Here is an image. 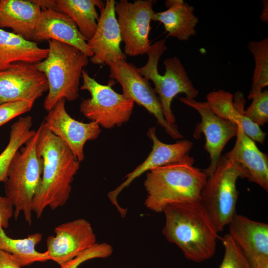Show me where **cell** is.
<instances>
[{"mask_svg":"<svg viewBox=\"0 0 268 268\" xmlns=\"http://www.w3.org/2000/svg\"><path fill=\"white\" fill-rule=\"evenodd\" d=\"M37 131L36 148L43 159V169L41 188L33 201L32 209L39 218L47 207L55 210L66 203L80 162L67 145L50 132L43 122Z\"/></svg>","mask_w":268,"mask_h":268,"instance_id":"obj_1","label":"cell"},{"mask_svg":"<svg viewBox=\"0 0 268 268\" xmlns=\"http://www.w3.org/2000/svg\"><path fill=\"white\" fill-rule=\"evenodd\" d=\"M163 212V235L187 259L201 263L214 256L218 232L201 201L170 204Z\"/></svg>","mask_w":268,"mask_h":268,"instance_id":"obj_2","label":"cell"},{"mask_svg":"<svg viewBox=\"0 0 268 268\" xmlns=\"http://www.w3.org/2000/svg\"><path fill=\"white\" fill-rule=\"evenodd\" d=\"M194 163L188 154L179 161L147 172L144 182L145 207L159 213L170 204L200 201L208 176Z\"/></svg>","mask_w":268,"mask_h":268,"instance_id":"obj_3","label":"cell"},{"mask_svg":"<svg viewBox=\"0 0 268 268\" xmlns=\"http://www.w3.org/2000/svg\"><path fill=\"white\" fill-rule=\"evenodd\" d=\"M48 44L47 58L35 64L48 82L43 104L48 112L60 99L72 101L79 97L80 79L89 63L88 57L74 47L56 40H49Z\"/></svg>","mask_w":268,"mask_h":268,"instance_id":"obj_4","label":"cell"},{"mask_svg":"<svg viewBox=\"0 0 268 268\" xmlns=\"http://www.w3.org/2000/svg\"><path fill=\"white\" fill-rule=\"evenodd\" d=\"M38 131L15 153L9 165L4 183L5 196L14 207L17 219L21 212L32 224V204L39 193L42 178L43 159L37 151Z\"/></svg>","mask_w":268,"mask_h":268,"instance_id":"obj_5","label":"cell"},{"mask_svg":"<svg viewBox=\"0 0 268 268\" xmlns=\"http://www.w3.org/2000/svg\"><path fill=\"white\" fill-rule=\"evenodd\" d=\"M167 49L164 39L151 45L146 53L148 57L147 63L138 69L142 76L153 83L154 90L167 122L175 125L176 118L171 109L174 98L178 94L184 93L186 98L195 99L198 95L199 91L194 86L182 62L176 56L165 59V73L164 75L159 73V60Z\"/></svg>","mask_w":268,"mask_h":268,"instance_id":"obj_6","label":"cell"},{"mask_svg":"<svg viewBox=\"0 0 268 268\" xmlns=\"http://www.w3.org/2000/svg\"><path fill=\"white\" fill-rule=\"evenodd\" d=\"M239 178L248 179V172L226 153L221 156L202 191L200 201L218 232L223 230L236 213L239 195L236 182Z\"/></svg>","mask_w":268,"mask_h":268,"instance_id":"obj_7","label":"cell"},{"mask_svg":"<svg viewBox=\"0 0 268 268\" xmlns=\"http://www.w3.org/2000/svg\"><path fill=\"white\" fill-rule=\"evenodd\" d=\"M82 90L88 91L90 97L83 99L79 109L82 114L91 122L105 129L120 127L129 121L134 107V102L119 94L112 88L114 82L107 85L98 83L85 70L82 72Z\"/></svg>","mask_w":268,"mask_h":268,"instance_id":"obj_8","label":"cell"},{"mask_svg":"<svg viewBox=\"0 0 268 268\" xmlns=\"http://www.w3.org/2000/svg\"><path fill=\"white\" fill-rule=\"evenodd\" d=\"M109 77L115 79L122 87L123 95L143 106L156 119L157 123L166 133L174 139L183 137L176 124L167 122L161 104L154 88L149 80L142 76L138 68L126 60H120L110 64Z\"/></svg>","mask_w":268,"mask_h":268,"instance_id":"obj_9","label":"cell"},{"mask_svg":"<svg viewBox=\"0 0 268 268\" xmlns=\"http://www.w3.org/2000/svg\"><path fill=\"white\" fill-rule=\"evenodd\" d=\"M154 2L152 0H136L134 2L121 0L115 2L117 20L126 56L142 55L149 49L148 35L155 13Z\"/></svg>","mask_w":268,"mask_h":268,"instance_id":"obj_10","label":"cell"},{"mask_svg":"<svg viewBox=\"0 0 268 268\" xmlns=\"http://www.w3.org/2000/svg\"><path fill=\"white\" fill-rule=\"evenodd\" d=\"M179 99L196 110L201 116V121L196 125L193 136L196 139L200 138L201 134L205 136L204 147L209 154L210 164L204 170L208 177L215 171L226 143L236 136L238 126L217 115L206 101L200 102L186 97H179Z\"/></svg>","mask_w":268,"mask_h":268,"instance_id":"obj_11","label":"cell"},{"mask_svg":"<svg viewBox=\"0 0 268 268\" xmlns=\"http://www.w3.org/2000/svg\"><path fill=\"white\" fill-rule=\"evenodd\" d=\"M66 100L60 99L43 121L44 126L62 139L80 162L84 159V146L88 140L97 138L101 132L94 122L84 123L72 118L67 112Z\"/></svg>","mask_w":268,"mask_h":268,"instance_id":"obj_12","label":"cell"},{"mask_svg":"<svg viewBox=\"0 0 268 268\" xmlns=\"http://www.w3.org/2000/svg\"><path fill=\"white\" fill-rule=\"evenodd\" d=\"M54 232L46 240V252L60 266L98 243L91 224L84 218L59 225Z\"/></svg>","mask_w":268,"mask_h":268,"instance_id":"obj_13","label":"cell"},{"mask_svg":"<svg viewBox=\"0 0 268 268\" xmlns=\"http://www.w3.org/2000/svg\"><path fill=\"white\" fill-rule=\"evenodd\" d=\"M48 91L46 77L35 64L18 62L0 71V104L20 100L34 103Z\"/></svg>","mask_w":268,"mask_h":268,"instance_id":"obj_14","label":"cell"},{"mask_svg":"<svg viewBox=\"0 0 268 268\" xmlns=\"http://www.w3.org/2000/svg\"><path fill=\"white\" fill-rule=\"evenodd\" d=\"M155 127L150 128L147 135L152 142V150L145 160L125 177V180L108 194V197L121 216L125 217L127 210L121 207L118 202L119 194L135 179L146 172L155 168L179 161L188 155L193 146L189 140H180L174 143L167 144L160 141L156 136Z\"/></svg>","mask_w":268,"mask_h":268,"instance_id":"obj_15","label":"cell"},{"mask_svg":"<svg viewBox=\"0 0 268 268\" xmlns=\"http://www.w3.org/2000/svg\"><path fill=\"white\" fill-rule=\"evenodd\" d=\"M228 225V234L251 268H268V224L236 213Z\"/></svg>","mask_w":268,"mask_h":268,"instance_id":"obj_16","label":"cell"},{"mask_svg":"<svg viewBox=\"0 0 268 268\" xmlns=\"http://www.w3.org/2000/svg\"><path fill=\"white\" fill-rule=\"evenodd\" d=\"M115 0H107L100 10L96 31L87 42L93 54L89 61L95 65H109L127 56L120 48L122 42L115 9Z\"/></svg>","mask_w":268,"mask_h":268,"instance_id":"obj_17","label":"cell"},{"mask_svg":"<svg viewBox=\"0 0 268 268\" xmlns=\"http://www.w3.org/2000/svg\"><path fill=\"white\" fill-rule=\"evenodd\" d=\"M56 40L78 49L88 58L93 54L74 22L66 14L54 9L42 10L37 21L34 42Z\"/></svg>","mask_w":268,"mask_h":268,"instance_id":"obj_18","label":"cell"},{"mask_svg":"<svg viewBox=\"0 0 268 268\" xmlns=\"http://www.w3.org/2000/svg\"><path fill=\"white\" fill-rule=\"evenodd\" d=\"M206 102L211 110L219 117L241 127L253 140L263 144L267 133L244 115L245 100L243 93L230 92L220 89L208 93Z\"/></svg>","mask_w":268,"mask_h":268,"instance_id":"obj_19","label":"cell"},{"mask_svg":"<svg viewBox=\"0 0 268 268\" xmlns=\"http://www.w3.org/2000/svg\"><path fill=\"white\" fill-rule=\"evenodd\" d=\"M41 11L34 0H0V28H10L13 33L34 42Z\"/></svg>","mask_w":268,"mask_h":268,"instance_id":"obj_20","label":"cell"},{"mask_svg":"<svg viewBox=\"0 0 268 268\" xmlns=\"http://www.w3.org/2000/svg\"><path fill=\"white\" fill-rule=\"evenodd\" d=\"M236 140L232 149L227 154L248 171L250 182L268 191V156L262 152L254 140L238 126Z\"/></svg>","mask_w":268,"mask_h":268,"instance_id":"obj_21","label":"cell"},{"mask_svg":"<svg viewBox=\"0 0 268 268\" xmlns=\"http://www.w3.org/2000/svg\"><path fill=\"white\" fill-rule=\"evenodd\" d=\"M165 5L168 9L155 12L151 20L162 23L168 36L187 41L196 34L199 19L192 5L183 0H168Z\"/></svg>","mask_w":268,"mask_h":268,"instance_id":"obj_22","label":"cell"},{"mask_svg":"<svg viewBox=\"0 0 268 268\" xmlns=\"http://www.w3.org/2000/svg\"><path fill=\"white\" fill-rule=\"evenodd\" d=\"M48 52V48L0 28V71L16 63L37 64L47 58Z\"/></svg>","mask_w":268,"mask_h":268,"instance_id":"obj_23","label":"cell"},{"mask_svg":"<svg viewBox=\"0 0 268 268\" xmlns=\"http://www.w3.org/2000/svg\"><path fill=\"white\" fill-rule=\"evenodd\" d=\"M58 10L67 15L88 41L93 37L97 26L99 16L97 6L101 10L105 3L100 0H56Z\"/></svg>","mask_w":268,"mask_h":268,"instance_id":"obj_24","label":"cell"},{"mask_svg":"<svg viewBox=\"0 0 268 268\" xmlns=\"http://www.w3.org/2000/svg\"><path fill=\"white\" fill-rule=\"evenodd\" d=\"M42 239V234L40 233L28 235L23 239H12L0 227V250L11 255L21 267L50 260L46 252H39L35 249Z\"/></svg>","mask_w":268,"mask_h":268,"instance_id":"obj_25","label":"cell"},{"mask_svg":"<svg viewBox=\"0 0 268 268\" xmlns=\"http://www.w3.org/2000/svg\"><path fill=\"white\" fill-rule=\"evenodd\" d=\"M248 48L252 54L255 67L250 92L263 91L268 85V38L249 41Z\"/></svg>","mask_w":268,"mask_h":268,"instance_id":"obj_26","label":"cell"},{"mask_svg":"<svg viewBox=\"0 0 268 268\" xmlns=\"http://www.w3.org/2000/svg\"><path fill=\"white\" fill-rule=\"evenodd\" d=\"M248 99L252 101L244 116L258 126H264L268 122V90L249 92Z\"/></svg>","mask_w":268,"mask_h":268,"instance_id":"obj_27","label":"cell"},{"mask_svg":"<svg viewBox=\"0 0 268 268\" xmlns=\"http://www.w3.org/2000/svg\"><path fill=\"white\" fill-rule=\"evenodd\" d=\"M224 248L218 268H252L243 253L228 234L221 238Z\"/></svg>","mask_w":268,"mask_h":268,"instance_id":"obj_28","label":"cell"},{"mask_svg":"<svg viewBox=\"0 0 268 268\" xmlns=\"http://www.w3.org/2000/svg\"><path fill=\"white\" fill-rule=\"evenodd\" d=\"M113 252V249L109 244L106 242L97 243L61 266V268H77L80 265L88 260L108 258L112 254Z\"/></svg>","mask_w":268,"mask_h":268,"instance_id":"obj_29","label":"cell"},{"mask_svg":"<svg viewBox=\"0 0 268 268\" xmlns=\"http://www.w3.org/2000/svg\"><path fill=\"white\" fill-rule=\"evenodd\" d=\"M34 103L20 100L0 104V127L13 118L31 110Z\"/></svg>","mask_w":268,"mask_h":268,"instance_id":"obj_30","label":"cell"},{"mask_svg":"<svg viewBox=\"0 0 268 268\" xmlns=\"http://www.w3.org/2000/svg\"><path fill=\"white\" fill-rule=\"evenodd\" d=\"M13 213L14 207L11 201L6 196L0 195V227L7 228Z\"/></svg>","mask_w":268,"mask_h":268,"instance_id":"obj_31","label":"cell"},{"mask_svg":"<svg viewBox=\"0 0 268 268\" xmlns=\"http://www.w3.org/2000/svg\"><path fill=\"white\" fill-rule=\"evenodd\" d=\"M0 268H21L11 255L0 250Z\"/></svg>","mask_w":268,"mask_h":268,"instance_id":"obj_32","label":"cell"},{"mask_svg":"<svg viewBox=\"0 0 268 268\" xmlns=\"http://www.w3.org/2000/svg\"><path fill=\"white\" fill-rule=\"evenodd\" d=\"M8 165L7 160L3 156L0 155V182H5Z\"/></svg>","mask_w":268,"mask_h":268,"instance_id":"obj_33","label":"cell"},{"mask_svg":"<svg viewBox=\"0 0 268 268\" xmlns=\"http://www.w3.org/2000/svg\"><path fill=\"white\" fill-rule=\"evenodd\" d=\"M34 1L41 7L42 10L51 9L59 11L55 0H34Z\"/></svg>","mask_w":268,"mask_h":268,"instance_id":"obj_34","label":"cell"},{"mask_svg":"<svg viewBox=\"0 0 268 268\" xmlns=\"http://www.w3.org/2000/svg\"><path fill=\"white\" fill-rule=\"evenodd\" d=\"M262 2L264 6L260 18L262 21L267 23L268 21V2L267 0H263Z\"/></svg>","mask_w":268,"mask_h":268,"instance_id":"obj_35","label":"cell"}]
</instances>
